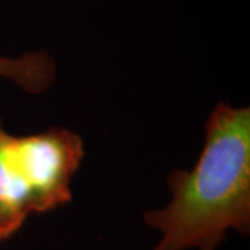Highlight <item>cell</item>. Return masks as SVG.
<instances>
[{
    "mask_svg": "<svg viewBox=\"0 0 250 250\" xmlns=\"http://www.w3.org/2000/svg\"><path fill=\"white\" fill-rule=\"evenodd\" d=\"M0 77L29 93L46 90L56 77L54 59L46 52H28L18 57L0 56Z\"/></svg>",
    "mask_w": 250,
    "mask_h": 250,
    "instance_id": "3957f363",
    "label": "cell"
},
{
    "mask_svg": "<svg viewBox=\"0 0 250 250\" xmlns=\"http://www.w3.org/2000/svg\"><path fill=\"white\" fill-rule=\"evenodd\" d=\"M83 157L80 135L64 128L9 134L0 120V243L43 214L71 200V181Z\"/></svg>",
    "mask_w": 250,
    "mask_h": 250,
    "instance_id": "7a4b0ae2",
    "label": "cell"
},
{
    "mask_svg": "<svg viewBox=\"0 0 250 250\" xmlns=\"http://www.w3.org/2000/svg\"><path fill=\"white\" fill-rule=\"evenodd\" d=\"M171 202L143 214L160 231L153 250H215L228 231L250 232V110L218 103L206 123L202 154L168 179Z\"/></svg>",
    "mask_w": 250,
    "mask_h": 250,
    "instance_id": "6da1fadb",
    "label": "cell"
}]
</instances>
